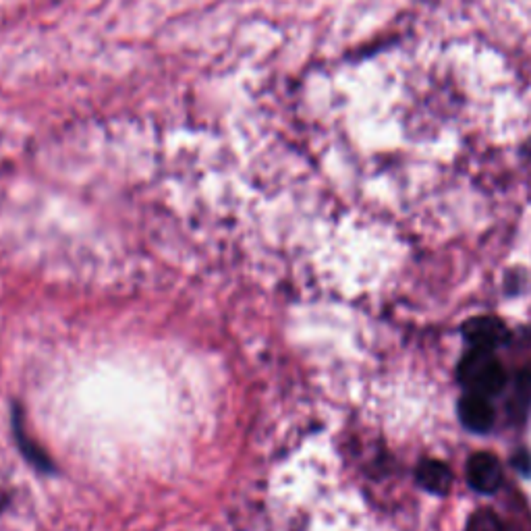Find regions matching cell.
<instances>
[{"label":"cell","instance_id":"cell-1","mask_svg":"<svg viewBox=\"0 0 531 531\" xmlns=\"http://www.w3.org/2000/svg\"><path fill=\"white\" fill-rule=\"evenodd\" d=\"M457 378L467 393L484 395L488 399L502 393L507 386L505 366L498 361L494 351L484 349H471L461 357Z\"/></svg>","mask_w":531,"mask_h":531},{"label":"cell","instance_id":"cell-2","mask_svg":"<svg viewBox=\"0 0 531 531\" xmlns=\"http://www.w3.org/2000/svg\"><path fill=\"white\" fill-rule=\"evenodd\" d=\"M461 334L471 345V349L484 351H496L498 347H505L511 339V330L496 316H478L465 320L461 326Z\"/></svg>","mask_w":531,"mask_h":531},{"label":"cell","instance_id":"cell-3","mask_svg":"<svg viewBox=\"0 0 531 531\" xmlns=\"http://www.w3.org/2000/svg\"><path fill=\"white\" fill-rule=\"evenodd\" d=\"M465 471L469 486L480 494H494L502 486V480H505L502 465L492 453H473Z\"/></svg>","mask_w":531,"mask_h":531},{"label":"cell","instance_id":"cell-4","mask_svg":"<svg viewBox=\"0 0 531 531\" xmlns=\"http://www.w3.org/2000/svg\"><path fill=\"white\" fill-rule=\"evenodd\" d=\"M457 415L461 419V424L475 434H484L494 426V407L488 397L475 395V393H465L459 403H457Z\"/></svg>","mask_w":531,"mask_h":531},{"label":"cell","instance_id":"cell-5","mask_svg":"<svg viewBox=\"0 0 531 531\" xmlns=\"http://www.w3.org/2000/svg\"><path fill=\"white\" fill-rule=\"evenodd\" d=\"M415 480L424 490L444 496L453 486V471L449 465L436 459H424L415 469Z\"/></svg>","mask_w":531,"mask_h":531},{"label":"cell","instance_id":"cell-6","mask_svg":"<svg viewBox=\"0 0 531 531\" xmlns=\"http://www.w3.org/2000/svg\"><path fill=\"white\" fill-rule=\"evenodd\" d=\"M465 531H505V525H502L496 513L488 509H480L469 517Z\"/></svg>","mask_w":531,"mask_h":531},{"label":"cell","instance_id":"cell-7","mask_svg":"<svg viewBox=\"0 0 531 531\" xmlns=\"http://www.w3.org/2000/svg\"><path fill=\"white\" fill-rule=\"evenodd\" d=\"M529 401H531V370H525L519 374L517 393H515L513 403H521L525 407L529 405Z\"/></svg>","mask_w":531,"mask_h":531},{"label":"cell","instance_id":"cell-8","mask_svg":"<svg viewBox=\"0 0 531 531\" xmlns=\"http://www.w3.org/2000/svg\"><path fill=\"white\" fill-rule=\"evenodd\" d=\"M513 465H517L523 475H529L531 473V457L527 453H521L519 457H515L513 459Z\"/></svg>","mask_w":531,"mask_h":531}]
</instances>
